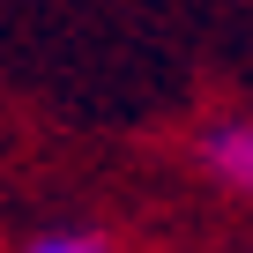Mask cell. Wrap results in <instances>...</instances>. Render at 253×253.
Listing matches in <instances>:
<instances>
[{"label": "cell", "instance_id": "cell-1", "mask_svg": "<svg viewBox=\"0 0 253 253\" xmlns=\"http://www.w3.org/2000/svg\"><path fill=\"white\" fill-rule=\"evenodd\" d=\"M209 171L231 179L238 194H253V126H246V119H231V126L209 134Z\"/></svg>", "mask_w": 253, "mask_h": 253}, {"label": "cell", "instance_id": "cell-2", "mask_svg": "<svg viewBox=\"0 0 253 253\" xmlns=\"http://www.w3.org/2000/svg\"><path fill=\"white\" fill-rule=\"evenodd\" d=\"M23 253H112L97 231H45V238H30Z\"/></svg>", "mask_w": 253, "mask_h": 253}]
</instances>
